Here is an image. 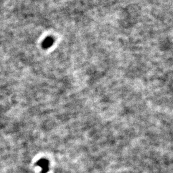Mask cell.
Instances as JSON below:
<instances>
[{
  "label": "cell",
  "instance_id": "1",
  "mask_svg": "<svg viewBox=\"0 0 173 173\" xmlns=\"http://www.w3.org/2000/svg\"><path fill=\"white\" fill-rule=\"evenodd\" d=\"M37 165L39 166L42 168V173H46L48 170V162L46 159H41L38 161L37 163Z\"/></svg>",
  "mask_w": 173,
  "mask_h": 173
}]
</instances>
